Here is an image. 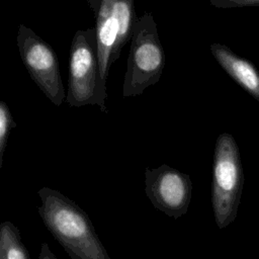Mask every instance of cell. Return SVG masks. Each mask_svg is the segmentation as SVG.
<instances>
[{"label":"cell","mask_w":259,"mask_h":259,"mask_svg":"<svg viewBox=\"0 0 259 259\" xmlns=\"http://www.w3.org/2000/svg\"><path fill=\"white\" fill-rule=\"evenodd\" d=\"M37 194L45 226L71 259H110L90 218L75 201L47 186Z\"/></svg>","instance_id":"obj_1"},{"label":"cell","mask_w":259,"mask_h":259,"mask_svg":"<svg viewBox=\"0 0 259 259\" xmlns=\"http://www.w3.org/2000/svg\"><path fill=\"white\" fill-rule=\"evenodd\" d=\"M106 85L102 82L95 27L77 30L69 54V78L66 102L69 106L98 105L106 113Z\"/></svg>","instance_id":"obj_2"},{"label":"cell","mask_w":259,"mask_h":259,"mask_svg":"<svg viewBox=\"0 0 259 259\" xmlns=\"http://www.w3.org/2000/svg\"><path fill=\"white\" fill-rule=\"evenodd\" d=\"M165 67V53L161 45L157 24L151 12H145L137 20L127 57L122 85V97L141 95L156 84Z\"/></svg>","instance_id":"obj_3"},{"label":"cell","mask_w":259,"mask_h":259,"mask_svg":"<svg viewBox=\"0 0 259 259\" xmlns=\"http://www.w3.org/2000/svg\"><path fill=\"white\" fill-rule=\"evenodd\" d=\"M243 180L238 146L232 135L223 133L215 142L211 182V203L220 229L227 227L236 218Z\"/></svg>","instance_id":"obj_4"},{"label":"cell","mask_w":259,"mask_h":259,"mask_svg":"<svg viewBox=\"0 0 259 259\" xmlns=\"http://www.w3.org/2000/svg\"><path fill=\"white\" fill-rule=\"evenodd\" d=\"M20 58L29 76L56 106L66 100L58 56L32 29L20 24L16 36Z\"/></svg>","instance_id":"obj_5"},{"label":"cell","mask_w":259,"mask_h":259,"mask_svg":"<svg viewBox=\"0 0 259 259\" xmlns=\"http://www.w3.org/2000/svg\"><path fill=\"white\" fill-rule=\"evenodd\" d=\"M145 192L157 209L178 219L187 212L192 182L188 174L164 164L154 169L146 168Z\"/></svg>","instance_id":"obj_6"},{"label":"cell","mask_w":259,"mask_h":259,"mask_svg":"<svg viewBox=\"0 0 259 259\" xmlns=\"http://www.w3.org/2000/svg\"><path fill=\"white\" fill-rule=\"evenodd\" d=\"M89 5L95 13V33L98 50L99 67L102 82L106 85L111 56L117 40L119 22L115 10L114 0L89 1Z\"/></svg>","instance_id":"obj_7"},{"label":"cell","mask_w":259,"mask_h":259,"mask_svg":"<svg viewBox=\"0 0 259 259\" xmlns=\"http://www.w3.org/2000/svg\"><path fill=\"white\" fill-rule=\"evenodd\" d=\"M210 52L222 68L259 102V75L255 68L224 45L212 44Z\"/></svg>","instance_id":"obj_8"},{"label":"cell","mask_w":259,"mask_h":259,"mask_svg":"<svg viewBox=\"0 0 259 259\" xmlns=\"http://www.w3.org/2000/svg\"><path fill=\"white\" fill-rule=\"evenodd\" d=\"M115 10L119 22V31L117 40L111 56L110 65L119 58L122 48L132 40L135 26L138 20V17L135 12V4L133 0H114Z\"/></svg>","instance_id":"obj_9"},{"label":"cell","mask_w":259,"mask_h":259,"mask_svg":"<svg viewBox=\"0 0 259 259\" xmlns=\"http://www.w3.org/2000/svg\"><path fill=\"white\" fill-rule=\"evenodd\" d=\"M0 259H29L18 229L9 221L0 225Z\"/></svg>","instance_id":"obj_10"},{"label":"cell","mask_w":259,"mask_h":259,"mask_svg":"<svg viewBox=\"0 0 259 259\" xmlns=\"http://www.w3.org/2000/svg\"><path fill=\"white\" fill-rule=\"evenodd\" d=\"M16 122L13 120L10 109L5 101H0V168L3 164V155L7 146L8 137Z\"/></svg>","instance_id":"obj_11"},{"label":"cell","mask_w":259,"mask_h":259,"mask_svg":"<svg viewBox=\"0 0 259 259\" xmlns=\"http://www.w3.org/2000/svg\"><path fill=\"white\" fill-rule=\"evenodd\" d=\"M37 259H59V258L56 257V255L53 253V251L51 250L50 246L47 243H42L40 246V251Z\"/></svg>","instance_id":"obj_12"}]
</instances>
